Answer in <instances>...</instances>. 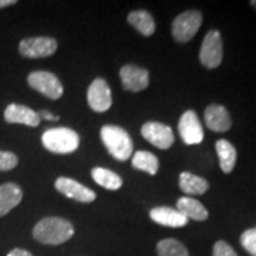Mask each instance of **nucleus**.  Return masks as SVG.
<instances>
[{"mask_svg": "<svg viewBox=\"0 0 256 256\" xmlns=\"http://www.w3.org/2000/svg\"><path fill=\"white\" fill-rule=\"evenodd\" d=\"M150 218L158 225L168 228H182L188 224V220L178 210L170 206H156L150 210Z\"/></svg>", "mask_w": 256, "mask_h": 256, "instance_id": "2eb2a0df", "label": "nucleus"}, {"mask_svg": "<svg viewBox=\"0 0 256 256\" xmlns=\"http://www.w3.org/2000/svg\"><path fill=\"white\" fill-rule=\"evenodd\" d=\"M240 245L250 256H256V226L246 229L240 235Z\"/></svg>", "mask_w": 256, "mask_h": 256, "instance_id": "b1692460", "label": "nucleus"}, {"mask_svg": "<svg viewBox=\"0 0 256 256\" xmlns=\"http://www.w3.org/2000/svg\"><path fill=\"white\" fill-rule=\"evenodd\" d=\"M180 188L186 195H202L208 191L210 184L202 176L194 175L191 172H182L180 175Z\"/></svg>", "mask_w": 256, "mask_h": 256, "instance_id": "aec40b11", "label": "nucleus"}, {"mask_svg": "<svg viewBox=\"0 0 256 256\" xmlns=\"http://www.w3.org/2000/svg\"><path fill=\"white\" fill-rule=\"evenodd\" d=\"M101 140L107 151L118 161H127L132 154V141L124 128L104 126L101 128Z\"/></svg>", "mask_w": 256, "mask_h": 256, "instance_id": "f03ea898", "label": "nucleus"}, {"mask_svg": "<svg viewBox=\"0 0 256 256\" xmlns=\"http://www.w3.org/2000/svg\"><path fill=\"white\" fill-rule=\"evenodd\" d=\"M224 58V44L222 37L218 30H210L202 42L200 50V62L206 68H216L220 67Z\"/></svg>", "mask_w": 256, "mask_h": 256, "instance_id": "39448f33", "label": "nucleus"}, {"mask_svg": "<svg viewBox=\"0 0 256 256\" xmlns=\"http://www.w3.org/2000/svg\"><path fill=\"white\" fill-rule=\"evenodd\" d=\"M74 235L72 222L64 218H43L33 228V238L43 245H62Z\"/></svg>", "mask_w": 256, "mask_h": 256, "instance_id": "f257e3e1", "label": "nucleus"}, {"mask_svg": "<svg viewBox=\"0 0 256 256\" xmlns=\"http://www.w3.org/2000/svg\"><path fill=\"white\" fill-rule=\"evenodd\" d=\"M87 101L90 108L96 112L110 110L112 104L111 90L104 78H96L87 90Z\"/></svg>", "mask_w": 256, "mask_h": 256, "instance_id": "9d476101", "label": "nucleus"}, {"mask_svg": "<svg viewBox=\"0 0 256 256\" xmlns=\"http://www.w3.org/2000/svg\"><path fill=\"white\" fill-rule=\"evenodd\" d=\"M92 180L98 184V185L107 188V190H111V191H117V190L121 188V185H122L121 176L116 174V172L110 171V170H107V168L96 166V168L92 170Z\"/></svg>", "mask_w": 256, "mask_h": 256, "instance_id": "412c9836", "label": "nucleus"}, {"mask_svg": "<svg viewBox=\"0 0 256 256\" xmlns=\"http://www.w3.org/2000/svg\"><path fill=\"white\" fill-rule=\"evenodd\" d=\"M8 256H33L28 250L26 249H22V248H16V249H13V250H10Z\"/></svg>", "mask_w": 256, "mask_h": 256, "instance_id": "bb28decb", "label": "nucleus"}, {"mask_svg": "<svg viewBox=\"0 0 256 256\" xmlns=\"http://www.w3.org/2000/svg\"><path fill=\"white\" fill-rule=\"evenodd\" d=\"M23 200V191L13 182L0 185V216H4L13 208H16Z\"/></svg>", "mask_w": 256, "mask_h": 256, "instance_id": "dca6fc26", "label": "nucleus"}, {"mask_svg": "<svg viewBox=\"0 0 256 256\" xmlns=\"http://www.w3.org/2000/svg\"><path fill=\"white\" fill-rule=\"evenodd\" d=\"M131 164L136 170L144 171V172L150 175H156L158 172V168H160L158 158L154 154L148 152V151H137L132 156Z\"/></svg>", "mask_w": 256, "mask_h": 256, "instance_id": "4be33fe9", "label": "nucleus"}, {"mask_svg": "<svg viewBox=\"0 0 256 256\" xmlns=\"http://www.w3.org/2000/svg\"><path fill=\"white\" fill-rule=\"evenodd\" d=\"M215 148H216V154L220 158V170L225 174L232 172L235 168V164H236V156H238L236 148L226 140H218L215 144Z\"/></svg>", "mask_w": 256, "mask_h": 256, "instance_id": "a211bd4d", "label": "nucleus"}, {"mask_svg": "<svg viewBox=\"0 0 256 256\" xmlns=\"http://www.w3.org/2000/svg\"><path fill=\"white\" fill-rule=\"evenodd\" d=\"M38 117H43L44 120H48V121H57L58 117L57 116H53L50 111H40L38 112Z\"/></svg>", "mask_w": 256, "mask_h": 256, "instance_id": "cd10ccee", "label": "nucleus"}, {"mask_svg": "<svg viewBox=\"0 0 256 256\" xmlns=\"http://www.w3.org/2000/svg\"><path fill=\"white\" fill-rule=\"evenodd\" d=\"M42 142L50 152L72 154L80 146V137L70 128H50L43 132Z\"/></svg>", "mask_w": 256, "mask_h": 256, "instance_id": "7ed1b4c3", "label": "nucleus"}, {"mask_svg": "<svg viewBox=\"0 0 256 256\" xmlns=\"http://www.w3.org/2000/svg\"><path fill=\"white\" fill-rule=\"evenodd\" d=\"M57 50V42L52 37H30L18 44V52L28 58H43L53 56Z\"/></svg>", "mask_w": 256, "mask_h": 256, "instance_id": "0eeeda50", "label": "nucleus"}, {"mask_svg": "<svg viewBox=\"0 0 256 256\" xmlns=\"http://www.w3.org/2000/svg\"><path fill=\"white\" fill-rule=\"evenodd\" d=\"M120 78L124 90L127 92H142L150 84V74L146 68L134 64H126L120 70Z\"/></svg>", "mask_w": 256, "mask_h": 256, "instance_id": "9b49d317", "label": "nucleus"}, {"mask_svg": "<svg viewBox=\"0 0 256 256\" xmlns=\"http://www.w3.org/2000/svg\"><path fill=\"white\" fill-rule=\"evenodd\" d=\"M12 4H16V0H0V9L12 6Z\"/></svg>", "mask_w": 256, "mask_h": 256, "instance_id": "c85d7f7f", "label": "nucleus"}, {"mask_svg": "<svg viewBox=\"0 0 256 256\" xmlns=\"http://www.w3.org/2000/svg\"><path fill=\"white\" fill-rule=\"evenodd\" d=\"M4 120L10 124H24L28 127H38V112L20 104H10L4 110Z\"/></svg>", "mask_w": 256, "mask_h": 256, "instance_id": "4468645a", "label": "nucleus"}, {"mask_svg": "<svg viewBox=\"0 0 256 256\" xmlns=\"http://www.w3.org/2000/svg\"><path fill=\"white\" fill-rule=\"evenodd\" d=\"M156 252L158 256H190L185 245L172 238L160 240L156 245Z\"/></svg>", "mask_w": 256, "mask_h": 256, "instance_id": "5701e85b", "label": "nucleus"}, {"mask_svg": "<svg viewBox=\"0 0 256 256\" xmlns=\"http://www.w3.org/2000/svg\"><path fill=\"white\" fill-rule=\"evenodd\" d=\"M206 127L214 132H226L232 127V120L228 110L220 104H210L204 112Z\"/></svg>", "mask_w": 256, "mask_h": 256, "instance_id": "ddd939ff", "label": "nucleus"}, {"mask_svg": "<svg viewBox=\"0 0 256 256\" xmlns=\"http://www.w3.org/2000/svg\"><path fill=\"white\" fill-rule=\"evenodd\" d=\"M212 256H238V254H236L235 249L230 246L229 244H226L225 240H218V242L214 245Z\"/></svg>", "mask_w": 256, "mask_h": 256, "instance_id": "a878e982", "label": "nucleus"}, {"mask_svg": "<svg viewBox=\"0 0 256 256\" xmlns=\"http://www.w3.org/2000/svg\"><path fill=\"white\" fill-rule=\"evenodd\" d=\"M176 210L182 214L186 220H208V210L201 202L194 200L191 196H182L176 202Z\"/></svg>", "mask_w": 256, "mask_h": 256, "instance_id": "f3484780", "label": "nucleus"}, {"mask_svg": "<svg viewBox=\"0 0 256 256\" xmlns=\"http://www.w3.org/2000/svg\"><path fill=\"white\" fill-rule=\"evenodd\" d=\"M141 134L148 142H151L160 150H168L174 144V131L162 122H156V121L146 122L141 128Z\"/></svg>", "mask_w": 256, "mask_h": 256, "instance_id": "1a4fd4ad", "label": "nucleus"}, {"mask_svg": "<svg viewBox=\"0 0 256 256\" xmlns=\"http://www.w3.org/2000/svg\"><path fill=\"white\" fill-rule=\"evenodd\" d=\"M250 6H254L256 9V0H252V2H250Z\"/></svg>", "mask_w": 256, "mask_h": 256, "instance_id": "c756f323", "label": "nucleus"}, {"mask_svg": "<svg viewBox=\"0 0 256 256\" xmlns=\"http://www.w3.org/2000/svg\"><path fill=\"white\" fill-rule=\"evenodd\" d=\"M178 131L186 146L201 144L204 140V128L195 111L188 110L184 112L178 122Z\"/></svg>", "mask_w": 256, "mask_h": 256, "instance_id": "6e6552de", "label": "nucleus"}, {"mask_svg": "<svg viewBox=\"0 0 256 256\" xmlns=\"http://www.w3.org/2000/svg\"><path fill=\"white\" fill-rule=\"evenodd\" d=\"M56 190L63 194L64 196L67 198H72L78 202H92L96 200V192L84 186L82 184L74 181L72 178H67V176H60L57 181H56Z\"/></svg>", "mask_w": 256, "mask_h": 256, "instance_id": "f8f14e48", "label": "nucleus"}, {"mask_svg": "<svg viewBox=\"0 0 256 256\" xmlns=\"http://www.w3.org/2000/svg\"><path fill=\"white\" fill-rule=\"evenodd\" d=\"M202 24V13L198 10H186L178 14L172 22V36L180 43H186L198 33Z\"/></svg>", "mask_w": 256, "mask_h": 256, "instance_id": "20e7f679", "label": "nucleus"}, {"mask_svg": "<svg viewBox=\"0 0 256 256\" xmlns=\"http://www.w3.org/2000/svg\"><path fill=\"white\" fill-rule=\"evenodd\" d=\"M128 23L137 28L142 36H152L156 32V23L150 12L146 10H134L128 14Z\"/></svg>", "mask_w": 256, "mask_h": 256, "instance_id": "6ab92c4d", "label": "nucleus"}, {"mask_svg": "<svg viewBox=\"0 0 256 256\" xmlns=\"http://www.w3.org/2000/svg\"><path fill=\"white\" fill-rule=\"evenodd\" d=\"M28 86L50 100H57L63 96V84L50 72H33L28 77Z\"/></svg>", "mask_w": 256, "mask_h": 256, "instance_id": "423d86ee", "label": "nucleus"}, {"mask_svg": "<svg viewBox=\"0 0 256 256\" xmlns=\"http://www.w3.org/2000/svg\"><path fill=\"white\" fill-rule=\"evenodd\" d=\"M18 156L13 152L8 151H0V171H10L18 165Z\"/></svg>", "mask_w": 256, "mask_h": 256, "instance_id": "393cba45", "label": "nucleus"}]
</instances>
